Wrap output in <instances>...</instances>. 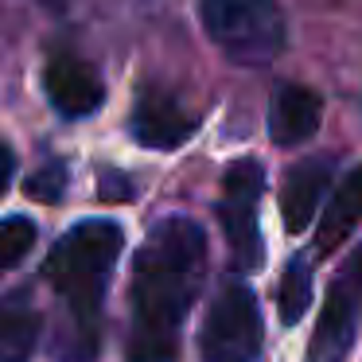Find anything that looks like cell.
<instances>
[{
    "label": "cell",
    "instance_id": "1",
    "mask_svg": "<svg viewBox=\"0 0 362 362\" xmlns=\"http://www.w3.org/2000/svg\"><path fill=\"white\" fill-rule=\"evenodd\" d=\"M206 234L195 218H164L152 226L133 261L129 308H133V335L129 362H175L180 358V327L203 284Z\"/></svg>",
    "mask_w": 362,
    "mask_h": 362
},
{
    "label": "cell",
    "instance_id": "2",
    "mask_svg": "<svg viewBox=\"0 0 362 362\" xmlns=\"http://www.w3.org/2000/svg\"><path fill=\"white\" fill-rule=\"evenodd\" d=\"M125 234L110 218H82L51 245L43 281L63 296L66 315L55 335L59 362H94L102 351V300Z\"/></svg>",
    "mask_w": 362,
    "mask_h": 362
},
{
    "label": "cell",
    "instance_id": "3",
    "mask_svg": "<svg viewBox=\"0 0 362 362\" xmlns=\"http://www.w3.org/2000/svg\"><path fill=\"white\" fill-rule=\"evenodd\" d=\"M199 20L211 43L242 66H265L288 43L276 0H199Z\"/></svg>",
    "mask_w": 362,
    "mask_h": 362
},
{
    "label": "cell",
    "instance_id": "4",
    "mask_svg": "<svg viewBox=\"0 0 362 362\" xmlns=\"http://www.w3.org/2000/svg\"><path fill=\"white\" fill-rule=\"evenodd\" d=\"M261 339H265V327H261L257 296L242 281L222 284L203 320V335H199L203 362H253L261 351Z\"/></svg>",
    "mask_w": 362,
    "mask_h": 362
},
{
    "label": "cell",
    "instance_id": "5",
    "mask_svg": "<svg viewBox=\"0 0 362 362\" xmlns=\"http://www.w3.org/2000/svg\"><path fill=\"white\" fill-rule=\"evenodd\" d=\"M358 300H362V245L346 257V265L331 281L308 362H346V351H351L354 331H358Z\"/></svg>",
    "mask_w": 362,
    "mask_h": 362
},
{
    "label": "cell",
    "instance_id": "6",
    "mask_svg": "<svg viewBox=\"0 0 362 362\" xmlns=\"http://www.w3.org/2000/svg\"><path fill=\"white\" fill-rule=\"evenodd\" d=\"M43 90H47V102L71 121L98 113L105 102V86L98 78V71L86 59L66 55V51L47 59V66H43Z\"/></svg>",
    "mask_w": 362,
    "mask_h": 362
},
{
    "label": "cell",
    "instance_id": "7",
    "mask_svg": "<svg viewBox=\"0 0 362 362\" xmlns=\"http://www.w3.org/2000/svg\"><path fill=\"white\" fill-rule=\"evenodd\" d=\"M323 121V102L315 90L300 86V82H281L269 98V136L281 148L304 144L320 133Z\"/></svg>",
    "mask_w": 362,
    "mask_h": 362
},
{
    "label": "cell",
    "instance_id": "8",
    "mask_svg": "<svg viewBox=\"0 0 362 362\" xmlns=\"http://www.w3.org/2000/svg\"><path fill=\"white\" fill-rule=\"evenodd\" d=\"M199 121L175 102L172 94L164 90H144L141 102L133 110V136L136 144L144 148H156V152H168V148H180L191 133H195Z\"/></svg>",
    "mask_w": 362,
    "mask_h": 362
},
{
    "label": "cell",
    "instance_id": "9",
    "mask_svg": "<svg viewBox=\"0 0 362 362\" xmlns=\"http://www.w3.org/2000/svg\"><path fill=\"white\" fill-rule=\"evenodd\" d=\"M331 191V160H300L296 168H288L281 183V218L288 234H304L312 226L315 211H320L323 195Z\"/></svg>",
    "mask_w": 362,
    "mask_h": 362
},
{
    "label": "cell",
    "instance_id": "10",
    "mask_svg": "<svg viewBox=\"0 0 362 362\" xmlns=\"http://www.w3.org/2000/svg\"><path fill=\"white\" fill-rule=\"evenodd\" d=\"M43 335V315L28 292L0 296V362H32Z\"/></svg>",
    "mask_w": 362,
    "mask_h": 362
},
{
    "label": "cell",
    "instance_id": "11",
    "mask_svg": "<svg viewBox=\"0 0 362 362\" xmlns=\"http://www.w3.org/2000/svg\"><path fill=\"white\" fill-rule=\"evenodd\" d=\"M362 226V164L339 183V191L331 195L327 211L320 218V234H315V253L331 257L339 245L351 238V230Z\"/></svg>",
    "mask_w": 362,
    "mask_h": 362
},
{
    "label": "cell",
    "instance_id": "12",
    "mask_svg": "<svg viewBox=\"0 0 362 362\" xmlns=\"http://www.w3.org/2000/svg\"><path fill=\"white\" fill-rule=\"evenodd\" d=\"M218 218H222V234H226V245H230V257H234V269L238 273H253L261 269V234H257V206L250 203H218Z\"/></svg>",
    "mask_w": 362,
    "mask_h": 362
},
{
    "label": "cell",
    "instance_id": "13",
    "mask_svg": "<svg viewBox=\"0 0 362 362\" xmlns=\"http://www.w3.org/2000/svg\"><path fill=\"white\" fill-rule=\"evenodd\" d=\"M308 308H312V261L292 257L288 269H284V276H281V288H276L281 323H300Z\"/></svg>",
    "mask_w": 362,
    "mask_h": 362
},
{
    "label": "cell",
    "instance_id": "14",
    "mask_svg": "<svg viewBox=\"0 0 362 362\" xmlns=\"http://www.w3.org/2000/svg\"><path fill=\"white\" fill-rule=\"evenodd\" d=\"M35 245V222L24 214H8L0 218V276L12 273L16 265H24V257Z\"/></svg>",
    "mask_w": 362,
    "mask_h": 362
},
{
    "label": "cell",
    "instance_id": "15",
    "mask_svg": "<svg viewBox=\"0 0 362 362\" xmlns=\"http://www.w3.org/2000/svg\"><path fill=\"white\" fill-rule=\"evenodd\" d=\"M261 191H265V168H261L257 160H238L226 172V180H222V199H226V203L257 206Z\"/></svg>",
    "mask_w": 362,
    "mask_h": 362
},
{
    "label": "cell",
    "instance_id": "16",
    "mask_svg": "<svg viewBox=\"0 0 362 362\" xmlns=\"http://www.w3.org/2000/svg\"><path fill=\"white\" fill-rule=\"evenodd\" d=\"M24 191L32 199H40V203H59L66 191V168L59 164V160H51V164H43L40 172H32L24 180Z\"/></svg>",
    "mask_w": 362,
    "mask_h": 362
},
{
    "label": "cell",
    "instance_id": "17",
    "mask_svg": "<svg viewBox=\"0 0 362 362\" xmlns=\"http://www.w3.org/2000/svg\"><path fill=\"white\" fill-rule=\"evenodd\" d=\"M98 195L105 199V203H129V199L136 195L133 180L121 172H102V180H98Z\"/></svg>",
    "mask_w": 362,
    "mask_h": 362
},
{
    "label": "cell",
    "instance_id": "18",
    "mask_svg": "<svg viewBox=\"0 0 362 362\" xmlns=\"http://www.w3.org/2000/svg\"><path fill=\"white\" fill-rule=\"evenodd\" d=\"M12 180H16V152H12V144L0 136V199L8 195Z\"/></svg>",
    "mask_w": 362,
    "mask_h": 362
}]
</instances>
